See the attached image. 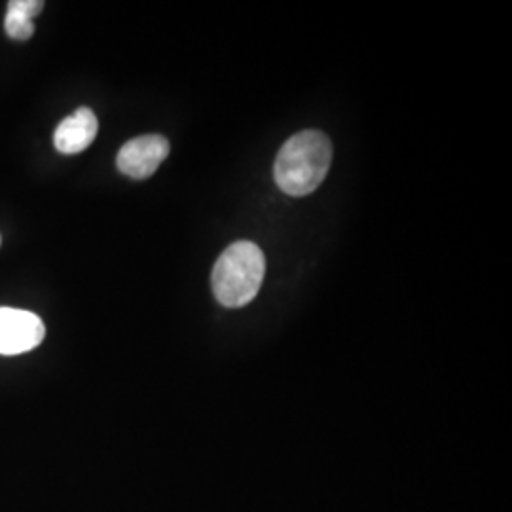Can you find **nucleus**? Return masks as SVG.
Segmentation results:
<instances>
[{
  "label": "nucleus",
  "mask_w": 512,
  "mask_h": 512,
  "mask_svg": "<svg viewBox=\"0 0 512 512\" xmlns=\"http://www.w3.org/2000/svg\"><path fill=\"white\" fill-rule=\"evenodd\" d=\"M332 162L330 139L317 129L293 135L275 158L277 186L294 198L308 196L325 181Z\"/></svg>",
  "instance_id": "nucleus-1"
},
{
  "label": "nucleus",
  "mask_w": 512,
  "mask_h": 512,
  "mask_svg": "<svg viewBox=\"0 0 512 512\" xmlns=\"http://www.w3.org/2000/svg\"><path fill=\"white\" fill-rule=\"evenodd\" d=\"M266 274V258L253 241H238L220 255L211 285L224 308H243L255 300Z\"/></svg>",
  "instance_id": "nucleus-2"
},
{
  "label": "nucleus",
  "mask_w": 512,
  "mask_h": 512,
  "mask_svg": "<svg viewBox=\"0 0 512 512\" xmlns=\"http://www.w3.org/2000/svg\"><path fill=\"white\" fill-rule=\"evenodd\" d=\"M46 336L42 319L31 311L0 308V355H19L40 346Z\"/></svg>",
  "instance_id": "nucleus-3"
},
{
  "label": "nucleus",
  "mask_w": 512,
  "mask_h": 512,
  "mask_svg": "<svg viewBox=\"0 0 512 512\" xmlns=\"http://www.w3.org/2000/svg\"><path fill=\"white\" fill-rule=\"evenodd\" d=\"M169 154V141L162 135H143L131 139L116 156L118 169L131 179H148Z\"/></svg>",
  "instance_id": "nucleus-4"
},
{
  "label": "nucleus",
  "mask_w": 512,
  "mask_h": 512,
  "mask_svg": "<svg viewBox=\"0 0 512 512\" xmlns=\"http://www.w3.org/2000/svg\"><path fill=\"white\" fill-rule=\"evenodd\" d=\"M99 122L92 109L73 112L55 129L54 145L61 154H78L92 145L97 137Z\"/></svg>",
  "instance_id": "nucleus-5"
},
{
  "label": "nucleus",
  "mask_w": 512,
  "mask_h": 512,
  "mask_svg": "<svg viewBox=\"0 0 512 512\" xmlns=\"http://www.w3.org/2000/svg\"><path fill=\"white\" fill-rule=\"evenodd\" d=\"M4 27H6L8 37L14 38V40H27V38H31L35 35V23H33V19L27 18V16H23V14H18V12H14V10H8Z\"/></svg>",
  "instance_id": "nucleus-6"
},
{
  "label": "nucleus",
  "mask_w": 512,
  "mask_h": 512,
  "mask_svg": "<svg viewBox=\"0 0 512 512\" xmlns=\"http://www.w3.org/2000/svg\"><path fill=\"white\" fill-rule=\"evenodd\" d=\"M44 8L42 0H12L8 2V10H14L18 14H23L27 18H35Z\"/></svg>",
  "instance_id": "nucleus-7"
},
{
  "label": "nucleus",
  "mask_w": 512,
  "mask_h": 512,
  "mask_svg": "<svg viewBox=\"0 0 512 512\" xmlns=\"http://www.w3.org/2000/svg\"><path fill=\"white\" fill-rule=\"evenodd\" d=\"M0 243H2V238H0Z\"/></svg>",
  "instance_id": "nucleus-8"
}]
</instances>
